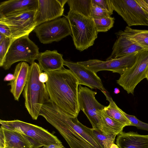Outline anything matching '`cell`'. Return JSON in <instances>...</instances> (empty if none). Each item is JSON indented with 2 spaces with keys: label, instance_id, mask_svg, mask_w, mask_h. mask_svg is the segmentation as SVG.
Returning a JSON list of instances; mask_svg holds the SVG:
<instances>
[{
  "label": "cell",
  "instance_id": "obj_13",
  "mask_svg": "<svg viewBox=\"0 0 148 148\" xmlns=\"http://www.w3.org/2000/svg\"><path fill=\"white\" fill-rule=\"evenodd\" d=\"M64 65L67 66L77 79L79 85H84L91 89H97L102 92L106 90L97 73L82 64L64 60Z\"/></svg>",
  "mask_w": 148,
  "mask_h": 148
},
{
  "label": "cell",
  "instance_id": "obj_6",
  "mask_svg": "<svg viewBox=\"0 0 148 148\" xmlns=\"http://www.w3.org/2000/svg\"><path fill=\"white\" fill-rule=\"evenodd\" d=\"M2 127L26 135L43 146L62 143L57 137L47 130L38 126L18 120L5 121L1 119Z\"/></svg>",
  "mask_w": 148,
  "mask_h": 148
},
{
  "label": "cell",
  "instance_id": "obj_20",
  "mask_svg": "<svg viewBox=\"0 0 148 148\" xmlns=\"http://www.w3.org/2000/svg\"><path fill=\"white\" fill-rule=\"evenodd\" d=\"M37 60L38 64L44 72L58 70L63 67L64 60L62 55L57 50H47L39 53Z\"/></svg>",
  "mask_w": 148,
  "mask_h": 148
},
{
  "label": "cell",
  "instance_id": "obj_14",
  "mask_svg": "<svg viewBox=\"0 0 148 148\" xmlns=\"http://www.w3.org/2000/svg\"><path fill=\"white\" fill-rule=\"evenodd\" d=\"M38 2L35 18L36 26L63 15L64 7L58 0H38Z\"/></svg>",
  "mask_w": 148,
  "mask_h": 148
},
{
  "label": "cell",
  "instance_id": "obj_9",
  "mask_svg": "<svg viewBox=\"0 0 148 148\" xmlns=\"http://www.w3.org/2000/svg\"><path fill=\"white\" fill-rule=\"evenodd\" d=\"M33 31L40 42L43 44L58 42L72 34L71 26L66 17L42 23L36 26Z\"/></svg>",
  "mask_w": 148,
  "mask_h": 148
},
{
  "label": "cell",
  "instance_id": "obj_7",
  "mask_svg": "<svg viewBox=\"0 0 148 148\" xmlns=\"http://www.w3.org/2000/svg\"><path fill=\"white\" fill-rule=\"evenodd\" d=\"M148 71V49L139 51L136 61L128 69L120 75L117 83L126 90L128 94L134 95L137 85L146 78Z\"/></svg>",
  "mask_w": 148,
  "mask_h": 148
},
{
  "label": "cell",
  "instance_id": "obj_12",
  "mask_svg": "<svg viewBox=\"0 0 148 148\" xmlns=\"http://www.w3.org/2000/svg\"><path fill=\"white\" fill-rule=\"evenodd\" d=\"M138 52L106 61L93 59L77 62L96 73L100 71H108L121 75L134 64Z\"/></svg>",
  "mask_w": 148,
  "mask_h": 148
},
{
  "label": "cell",
  "instance_id": "obj_19",
  "mask_svg": "<svg viewBox=\"0 0 148 148\" xmlns=\"http://www.w3.org/2000/svg\"><path fill=\"white\" fill-rule=\"evenodd\" d=\"M116 143L119 148H148V135L122 132L117 135Z\"/></svg>",
  "mask_w": 148,
  "mask_h": 148
},
{
  "label": "cell",
  "instance_id": "obj_36",
  "mask_svg": "<svg viewBox=\"0 0 148 148\" xmlns=\"http://www.w3.org/2000/svg\"><path fill=\"white\" fill-rule=\"evenodd\" d=\"M15 78L14 74L10 73L7 74L4 77L3 80L4 81L11 82Z\"/></svg>",
  "mask_w": 148,
  "mask_h": 148
},
{
  "label": "cell",
  "instance_id": "obj_11",
  "mask_svg": "<svg viewBox=\"0 0 148 148\" xmlns=\"http://www.w3.org/2000/svg\"><path fill=\"white\" fill-rule=\"evenodd\" d=\"M37 10L14 15L0 16V22L7 25L10 28L12 38L14 39L29 35L36 26L35 20Z\"/></svg>",
  "mask_w": 148,
  "mask_h": 148
},
{
  "label": "cell",
  "instance_id": "obj_24",
  "mask_svg": "<svg viewBox=\"0 0 148 148\" xmlns=\"http://www.w3.org/2000/svg\"><path fill=\"white\" fill-rule=\"evenodd\" d=\"M67 3L70 10L86 17H90L92 4V0H68Z\"/></svg>",
  "mask_w": 148,
  "mask_h": 148
},
{
  "label": "cell",
  "instance_id": "obj_40",
  "mask_svg": "<svg viewBox=\"0 0 148 148\" xmlns=\"http://www.w3.org/2000/svg\"><path fill=\"white\" fill-rule=\"evenodd\" d=\"M110 148H119V147L116 144L114 143L111 145Z\"/></svg>",
  "mask_w": 148,
  "mask_h": 148
},
{
  "label": "cell",
  "instance_id": "obj_29",
  "mask_svg": "<svg viewBox=\"0 0 148 148\" xmlns=\"http://www.w3.org/2000/svg\"><path fill=\"white\" fill-rule=\"evenodd\" d=\"M111 15L107 10L95 4H92L90 17L92 19L110 16Z\"/></svg>",
  "mask_w": 148,
  "mask_h": 148
},
{
  "label": "cell",
  "instance_id": "obj_34",
  "mask_svg": "<svg viewBox=\"0 0 148 148\" xmlns=\"http://www.w3.org/2000/svg\"><path fill=\"white\" fill-rule=\"evenodd\" d=\"M39 79L41 82L44 83H46L48 79L47 74L45 72L41 73L39 75Z\"/></svg>",
  "mask_w": 148,
  "mask_h": 148
},
{
  "label": "cell",
  "instance_id": "obj_21",
  "mask_svg": "<svg viewBox=\"0 0 148 148\" xmlns=\"http://www.w3.org/2000/svg\"><path fill=\"white\" fill-rule=\"evenodd\" d=\"M116 36H124L139 46L148 49V30L133 29L128 26L124 31L115 33Z\"/></svg>",
  "mask_w": 148,
  "mask_h": 148
},
{
  "label": "cell",
  "instance_id": "obj_33",
  "mask_svg": "<svg viewBox=\"0 0 148 148\" xmlns=\"http://www.w3.org/2000/svg\"><path fill=\"white\" fill-rule=\"evenodd\" d=\"M136 1L148 15V5L145 1L144 0Z\"/></svg>",
  "mask_w": 148,
  "mask_h": 148
},
{
  "label": "cell",
  "instance_id": "obj_30",
  "mask_svg": "<svg viewBox=\"0 0 148 148\" xmlns=\"http://www.w3.org/2000/svg\"><path fill=\"white\" fill-rule=\"evenodd\" d=\"M92 4H95L108 11L111 15L114 9L110 0H92Z\"/></svg>",
  "mask_w": 148,
  "mask_h": 148
},
{
  "label": "cell",
  "instance_id": "obj_42",
  "mask_svg": "<svg viewBox=\"0 0 148 148\" xmlns=\"http://www.w3.org/2000/svg\"><path fill=\"white\" fill-rule=\"evenodd\" d=\"M144 1L148 5V0H144Z\"/></svg>",
  "mask_w": 148,
  "mask_h": 148
},
{
  "label": "cell",
  "instance_id": "obj_41",
  "mask_svg": "<svg viewBox=\"0 0 148 148\" xmlns=\"http://www.w3.org/2000/svg\"><path fill=\"white\" fill-rule=\"evenodd\" d=\"M147 80L148 81V71L147 73V74H146V78Z\"/></svg>",
  "mask_w": 148,
  "mask_h": 148
},
{
  "label": "cell",
  "instance_id": "obj_39",
  "mask_svg": "<svg viewBox=\"0 0 148 148\" xmlns=\"http://www.w3.org/2000/svg\"><path fill=\"white\" fill-rule=\"evenodd\" d=\"M114 92L115 94H118L120 92V91L118 88H116L114 89Z\"/></svg>",
  "mask_w": 148,
  "mask_h": 148
},
{
  "label": "cell",
  "instance_id": "obj_38",
  "mask_svg": "<svg viewBox=\"0 0 148 148\" xmlns=\"http://www.w3.org/2000/svg\"><path fill=\"white\" fill-rule=\"evenodd\" d=\"M4 35L0 33V43L2 41L6 38Z\"/></svg>",
  "mask_w": 148,
  "mask_h": 148
},
{
  "label": "cell",
  "instance_id": "obj_5",
  "mask_svg": "<svg viewBox=\"0 0 148 148\" xmlns=\"http://www.w3.org/2000/svg\"><path fill=\"white\" fill-rule=\"evenodd\" d=\"M39 48L27 35L14 39L3 60L2 67L9 69L12 65L19 61L27 62L31 64L37 60Z\"/></svg>",
  "mask_w": 148,
  "mask_h": 148
},
{
  "label": "cell",
  "instance_id": "obj_32",
  "mask_svg": "<svg viewBox=\"0 0 148 148\" xmlns=\"http://www.w3.org/2000/svg\"><path fill=\"white\" fill-rule=\"evenodd\" d=\"M0 148H6L5 140L3 129L0 128Z\"/></svg>",
  "mask_w": 148,
  "mask_h": 148
},
{
  "label": "cell",
  "instance_id": "obj_17",
  "mask_svg": "<svg viewBox=\"0 0 148 148\" xmlns=\"http://www.w3.org/2000/svg\"><path fill=\"white\" fill-rule=\"evenodd\" d=\"M1 127L3 129L6 148H40L43 146L26 135Z\"/></svg>",
  "mask_w": 148,
  "mask_h": 148
},
{
  "label": "cell",
  "instance_id": "obj_35",
  "mask_svg": "<svg viewBox=\"0 0 148 148\" xmlns=\"http://www.w3.org/2000/svg\"><path fill=\"white\" fill-rule=\"evenodd\" d=\"M42 148H66L62 143L52 144L44 146Z\"/></svg>",
  "mask_w": 148,
  "mask_h": 148
},
{
  "label": "cell",
  "instance_id": "obj_25",
  "mask_svg": "<svg viewBox=\"0 0 148 148\" xmlns=\"http://www.w3.org/2000/svg\"><path fill=\"white\" fill-rule=\"evenodd\" d=\"M92 128L93 134L102 148H110L114 143L116 135L106 134L99 129Z\"/></svg>",
  "mask_w": 148,
  "mask_h": 148
},
{
  "label": "cell",
  "instance_id": "obj_4",
  "mask_svg": "<svg viewBox=\"0 0 148 148\" xmlns=\"http://www.w3.org/2000/svg\"><path fill=\"white\" fill-rule=\"evenodd\" d=\"M66 17L76 49L82 51L92 46L98 34L93 19L70 10Z\"/></svg>",
  "mask_w": 148,
  "mask_h": 148
},
{
  "label": "cell",
  "instance_id": "obj_1",
  "mask_svg": "<svg viewBox=\"0 0 148 148\" xmlns=\"http://www.w3.org/2000/svg\"><path fill=\"white\" fill-rule=\"evenodd\" d=\"M39 115L58 130L70 148H102L93 134L92 128L82 124L77 117L68 114L51 100L42 105Z\"/></svg>",
  "mask_w": 148,
  "mask_h": 148
},
{
  "label": "cell",
  "instance_id": "obj_28",
  "mask_svg": "<svg viewBox=\"0 0 148 148\" xmlns=\"http://www.w3.org/2000/svg\"><path fill=\"white\" fill-rule=\"evenodd\" d=\"M121 112L130 121L131 125L135 126L139 129L148 131V123L140 121L134 116L127 114L122 110Z\"/></svg>",
  "mask_w": 148,
  "mask_h": 148
},
{
  "label": "cell",
  "instance_id": "obj_26",
  "mask_svg": "<svg viewBox=\"0 0 148 148\" xmlns=\"http://www.w3.org/2000/svg\"><path fill=\"white\" fill-rule=\"evenodd\" d=\"M97 32H106L112 28L114 18L110 16L92 19Z\"/></svg>",
  "mask_w": 148,
  "mask_h": 148
},
{
  "label": "cell",
  "instance_id": "obj_18",
  "mask_svg": "<svg viewBox=\"0 0 148 148\" xmlns=\"http://www.w3.org/2000/svg\"><path fill=\"white\" fill-rule=\"evenodd\" d=\"M116 36L117 38L113 45L112 52L106 60L118 58L145 49L124 36Z\"/></svg>",
  "mask_w": 148,
  "mask_h": 148
},
{
  "label": "cell",
  "instance_id": "obj_2",
  "mask_svg": "<svg viewBox=\"0 0 148 148\" xmlns=\"http://www.w3.org/2000/svg\"><path fill=\"white\" fill-rule=\"evenodd\" d=\"M46 83L50 99L69 115L77 117L80 111L78 101V81L70 69L65 68L45 72Z\"/></svg>",
  "mask_w": 148,
  "mask_h": 148
},
{
  "label": "cell",
  "instance_id": "obj_8",
  "mask_svg": "<svg viewBox=\"0 0 148 148\" xmlns=\"http://www.w3.org/2000/svg\"><path fill=\"white\" fill-rule=\"evenodd\" d=\"M97 92L86 87L79 85L78 88V101L79 108L89 120L93 128L103 131L101 112L105 106L96 100Z\"/></svg>",
  "mask_w": 148,
  "mask_h": 148
},
{
  "label": "cell",
  "instance_id": "obj_27",
  "mask_svg": "<svg viewBox=\"0 0 148 148\" xmlns=\"http://www.w3.org/2000/svg\"><path fill=\"white\" fill-rule=\"evenodd\" d=\"M14 39L6 37L0 43V66L2 67L4 57Z\"/></svg>",
  "mask_w": 148,
  "mask_h": 148
},
{
  "label": "cell",
  "instance_id": "obj_10",
  "mask_svg": "<svg viewBox=\"0 0 148 148\" xmlns=\"http://www.w3.org/2000/svg\"><path fill=\"white\" fill-rule=\"evenodd\" d=\"M114 10L129 27L148 26V15L136 0H110Z\"/></svg>",
  "mask_w": 148,
  "mask_h": 148
},
{
  "label": "cell",
  "instance_id": "obj_15",
  "mask_svg": "<svg viewBox=\"0 0 148 148\" xmlns=\"http://www.w3.org/2000/svg\"><path fill=\"white\" fill-rule=\"evenodd\" d=\"M38 0H9L0 3V16H7L37 10Z\"/></svg>",
  "mask_w": 148,
  "mask_h": 148
},
{
  "label": "cell",
  "instance_id": "obj_3",
  "mask_svg": "<svg viewBox=\"0 0 148 148\" xmlns=\"http://www.w3.org/2000/svg\"><path fill=\"white\" fill-rule=\"evenodd\" d=\"M42 71L38 64L35 62L31 64L23 92L25 107L32 119L35 120H37L39 116L42 105L50 100L46 84L39 79Z\"/></svg>",
  "mask_w": 148,
  "mask_h": 148
},
{
  "label": "cell",
  "instance_id": "obj_23",
  "mask_svg": "<svg viewBox=\"0 0 148 148\" xmlns=\"http://www.w3.org/2000/svg\"><path fill=\"white\" fill-rule=\"evenodd\" d=\"M101 116L103 122V131L108 135H117L122 132L126 125L117 121L108 116L104 111H102Z\"/></svg>",
  "mask_w": 148,
  "mask_h": 148
},
{
  "label": "cell",
  "instance_id": "obj_31",
  "mask_svg": "<svg viewBox=\"0 0 148 148\" xmlns=\"http://www.w3.org/2000/svg\"><path fill=\"white\" fill-rule=\"evenodd\" d=\"M0 33L6 37L12 38V34L10 30L6 24L0 22Z\"/></svg>",
  "mask_w": 148,
  "mask_h": 148
},
{
  "label": "cell",
  "instance_id": "obj_22",
  "mask_svg": "<svg viewBox=\"0 0 148 148\" xmlns=\"http://www.w3.org/2000/svg\"><path fill=\"white\" fill-rule=\"evenodd\" d=\"M109 102L107 106H105L103 110L109 116L114 119L126 125H131V123L121 112V110L116 105L113 101L109 93L106 90L102 92Z\"/></svg>",
  "mask_w": 148,
  "mask_h": 148
},
{
  "label": "cell",
  "instance_id": "obj_37",
  "mask_svg": "<svg viewBox=\"0 0 148 148\" xmlns=\"http://www.w3.org/2000/svg\"><path fill=\"white\" fill-rule=\"evenodd\" d=\"M61 5L63 7L65 4L67 2L68 0H58Z\"/></svg>",
  "mask_w": 148,
  "mask_h": 148
},
{
  "label": "cell",
  "instance_id": "obj_16",
  "mask_svg": "<svg viewBox=\"0 0 148 148\" xmlns=\"http://www.w3.org/2000/svg\"><path fill=\"white\" fill-rule=\"evenodd\" d=\"M30 66L26 62L22 61L16 66L14 75V79L10 82L8 85L10 86V92L15 100L18 101L20 95L26 83Z\"/></svg>",
  "mask_w": 148,
  "mask_h": 148
}]
</instances>
